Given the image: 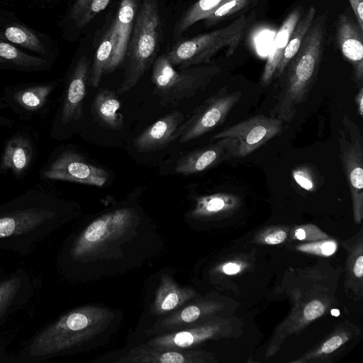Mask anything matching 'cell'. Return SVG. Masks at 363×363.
<instances>
[{
  "mask_svg": "<svg viewBox=\"0 0 363 363\" xmlns=\"http://www.w3.org/2000/svg\"><path fill=\"white\" fill-rule=\"evenodd\" d=\"M0 64L21 70L36 71L46 69L48 62L42 57L28 55L0 40Z\"/></svg>",
  "mask_w": 363,
  "mask_h": 363,
  "instance_id": "27",
  "label": "cell"
},
{
  "mask_svg": "<svg viewBox=\"0 0 363 363\" xmlns=\"http://www.w3.org/2000/svg\"><path fill=\"white\" fill-rule=\"evenodd\" d=\"M292 175L294 180L304 189L311 191L314 189L313 178L308 168L303 167L296 168L294 169Z\"/></svg>",
  "mask_w": 363,
  "mask_h": 363,
  "instance_id": "36",
  "label": "cell"
},
{
  "mask_svg": "<svg viewBox=\"0 0 363 363\" xmlns=\"http://www.w3.org/2000/svg\"><path fill=\"white\" fill-rule=\"evenodd\" d=\"M60 79L10 85L1 92L7 108L19 119L30 121L46 118Z\"/></svg>",
  "mask_w": 363,
  "mask_h": 363,
  "instance_id": "11",
  "label": "cell"
},
{
  "mask_svg": "<svg viewBox=\"0 0 363 363\" xmlns=\"http://www.w3.org/2000/svg\"><path fill=\"white\" fill-rule=\"evenodd\" d=\"M252 18L242 15L225 27L178 43L165 56L179 69L210 64L211 58L224 48H228L227 55L230 56L238 47Z\"/></svg>",
  "mask_w": 363,
  "mask_h": 363,
  "instance_id": "6",
  "label": "cell"
},
{
  "mask_svg": "<svg viewBox=\"0 0 363 363\" xmlns=\"http://www.w3.org/2000/svg\"><path fill=\"white\" fill-rule=\"evenodd\" d=\"M92 106L94 115L104 126L113 130L123 127V116L118 113L121 103L112 91L101 89L96 94Z\"/></svg>",
  "mask_w": 363,
  "mask_h": 363,
  "instance_id": "25",
  "label": "cell"
},
{
  "mask_svg": "<svg viewBox=\"0 0 363 363\" xmlns=\"http://www.w3.org/2000/svg\"><path fill=\"white\" fill-rule=\"evenodd\" d=\"M283 123L279 118L259 114L223 129L211 140H235V157H244L280 134L283 131Z\"/></svg>",
  "mask_w": 363,
  "mask_h": 363,
  "instance_id": "13",
  "label": "cell"
},
{
  "mask_svg": "<svg viewBox=\"0 0 363 363\" xmlns=\"http://www.w3.org/2000/svg\"><path fill=\"white\" fill-rule=\"evenodd\" d=\"M111 0H77L70 11V18L78 28L88 24L104 10Z\"/></svg>",
  "mask_w": 363,
  "mask_h": 363,
  "instance_id": "31",
  "label": "cell"
},
{
  "mask_svg": "<svg viewBox=\"0 0 363 363\" xmlns=\"http://www.w3.org/2000/svg\"><path fill=\"white\" fill-rule=\"evenodd\" d=\"M4 36L10 42L26 48L37 53L44 55L45 50L38 36L29 29L21 26L7 27Z\"/></svg>",
  "mask_w": 363,
  "mask_h": 363,
  "instance_id": "32",
  "label": "cell"
},
{
  "mask_svg": "<svg viewBox=\"0 0 363 363\" xmlns=\"http://www.w3.org/2000/svg\"><path fill=\"white\" fill-rule=\"evenodd\" d=\"M254 0H229L205 19L207 26L213 25L248 6Z\"/></svg>",
  "mask_w": 363,
  "mask_h": 363,
  "instance_id": "33",
  "label": "cell"
},
{
  "mask_svg": "<svg viewBox=\"0 0 363 363\" xmlns=\"http://www.w3.org/2000/svg\"><path fill=\"white\" fill-rule=\"evenodd\" d=\"M38 154V137L30 127L22 126L4 141L0 155V175L10 173L17 180L30 173Z\"/></svg>",
  "mask_w": 363,
  "mask_h": 363,
  "instance_id": "14",
  "label": "cell"
},
{
  "mask_svg": "<svg viewBox=\"0 0 363 363\" xmlns=\"http://www.w3.org/2000/svg\"><path fill=\"white\" fill-rule=\"evenodd\" d=\"M41 180L65 181L102 186L108 179V172L89 162L70 147L59 146L50 155L39 170Z\"/></svg>",
  "mask_w": 363,
  "mask_h": 363,
  "instance_id": "9",
  "label": "cell"
},
{
  "mask_svg": "<svg viewBox=\"0 0 363 363\" xmlns=\"http://www.w3.org/2000/svg\"><path fill=\"white\" fill-rule=\"evenodd\" d=\"M89 69V60L86 56L81 57L67 77L50 131L52 138H65L72 126L82 119Z\"/></svg>",
  "mask_w": 363,
  "mask_h": 363,
  "instance_id": "10",
  "label": "cell"
},
{
  "mask_svg": "<svg viewBox=\"0 0 363 363\" xmlns=\"http://www.w3.org/2000/svg\"><path fill=\"white\" fill-rule=\"evenodd\" d=\"M115 318L113 313L99 306L68 311L28 340L15 362H38L83 351L111 330Z\"/></svg>",
  "mask_w": 363,
  "mask_h": 363,
  "instance_id": "2",
  "label": "cell"
},
{
  "mask_svg": "<svg viewBox=\"0 0 363 363\" xmlns=\"http://www.w3.org/2000/svg\"><path fill=\"white\" fill-rule=\"evenodd\" d=\"M325 310L324 304L318 301L314 300L309 302L303 310V316L308 321H312L321 316Z\"/></svg>",
  "mask_w": 363,
  "mask_h": 363,
  "instance_id": "37",
  "label": "cell"
},
{
  "mask_svg": "<svg viewBox=\"0 0 363 363\" xmlns=\"http://www.w3.org/2000/svg\"><path fill=\"white\" fill-rule=\"evenodd\" d=\"M357 18V23L363 31V0H349Z\"/></svg>",
  "mask_w": 363,
  "mask_h": 363,
  "instance_id": "39",
  "label": "cell"
},
{
  "mask_svg": "<svg viewBox=\"0 0 363 363\" xmlns=\"http://www.w3.org/2000/svg\"><path fill=\"white\" fill-rule=\"evenodd\" d=\"M184 115L174 111L162 117L149 126L134 140V147L140 152L162 149L179 138Z\"/></svg>",
  "mask_w": 363,
  "mask_h": 363,
  "instance_id": "18",
  "label": "cell"
},
{
  "mask_svg": "<svg viewBox=\"0 0 363 363\" xmlns=\"http://www.w3.org/2000/svg\"><path fill=\"white\" fill-rule=\"evenodd\" d=\"M162 26L158 1L143 0L128 45L127 62L118 94L129 91L152 65L162 40Z\"/></svg>",
  "mask_w": 363,
  "mask_h": 363,
  "instance_id": "4",
  "label": "cell"
},
{
  "mask_svg": "<svg viewBox=\"0 0 363 363\" xmlns=\"http://www.w3.org/2000/svg\"><path fill=\"white\" fill-rule=\"evenodd\" d=\"M140 0H121L117 15L111 27L114 49L108 73L114 71L125 60Z\"/></svg>",
  "mask_w": 363,
  "mask_h": 363,
  "instance_id": "20",
  "label": "cell"
},
{
  "mask_svg": "<svg viewBox=\"0 0 363 363\" xmlns=\"http://www.w3.org/2000/svg\"><path fill=\"white\" fill-rule=\"evenodd\" d=\"M210 357L203 351L159 350L145 345L129 351L116 362L122 363H199L206 362Z\"/></svg>",
  "mask_w": 363,
  "mask_h": 363,
  "instance_id": "21",
  "label": "cell"
},
{
  "mask_svg": "<svg viewBox=\"0 0 363 363\" xmlns=\"http://www.w3.org/2000/svg\"><path fill=\"white\" fill-rule=\"evenodd\" d=\"M221 330L220 323L207 320L160 335L144 345L159 350H184L216 337Z\"/></svg>",
  "mask_w": 363,
  "mask_h": 363,
  "instance_id": "17",
  "label": "cell"
},
{
  "mask_svg": "<svg viewBox=\"0 0 363 363\" xmlns=\"http://www.w3.org/2000/svg\"><path fill=\"white\" fill-rule=\"evenodd\" d=\"M229 0H198L180 18L174 27V38H179L192 25L208 18Z\"/></svg>",
  "mask_w": 363,
  "mask_h": 363,
  "instance_id": "28",
  "label": "cell"
},
{
  "mask_svg": "<svg viewBox=\"0 0 363 363\" xmlns=\"http://www.w3.org/2000/svg\"><path fill=\"white\" fill-rule=\"evenodd\" d=\"M218 304L213 301H198L186 306L162 319L157 331H174L189 326L201 318H206L218 309Z\"/></svg>",
  "mask_w": 363,
  "mask_h": 363,
  "instance_id": "24",
  "label": "cell"
},
{
  "mask_svg": "<svg viewBox=\"0 0 363 363\" xmlns=\"http://www.w3.org/2000/svg\"><path fill=\"white\" fill-rule=\"evenodd\" d=\"M337 248V245L333 241H325L323 242L305 245L299 247L300 250L318 254L325 256L333 255Z\"/></svg>",
  "mask_w": 363,
  "mask_h": 363,
  "instance_id": "35",
  "label": "cell"
},
{
  "mask_svg": "<svg viewBox=\"0 0 363 363\" xmlns=\"http://www.w3.org/2000/svg\"><path fill=\"white\" fill-rule=\"evenodd\" d=\"M294 235L298 240H304L306 238V230L303 228H297L294 232Z\"/></svg>",
  "mask_w": 363,
  "mask_h": 363,
  "instance_id": "44",
  "label": "cell"
},
{
  "mask_svg": "<svg viewBox=\"0 0 363 363\" xmlns=\"http://www.w3.org/2000/svg\"><path fill=\"white\" fill-rule=\"evenodd\" d=\"M6 108H7V106L3 100L1 94L0 93V129L11 128L14 125V121L2 113L3 110Z\"/></svg>",
  "mask_w": 363,
  "mask_h": 363,
  "instance_id": "40",
  "label": "cell"
},
{
  "mask_svg": "<svg viewBox=\"0 0 363 363\" xmlns=\"http://www.w3.org/2000/svg\"><path fill=\"white\" fill-rule=\"evenodd\" d=\"M220 72V68L211 63L177 71L165 55L159 56L152 64L151 82L155 85L154 95L161 106H177L205 89Z\"/></svg>",
  "mask_w": 363,
  "mask_h": 363,
  "instance_id": "5",
  "label": "cell"
},
{
  "mask_svg": "<svg viewBox=\"0 0 363 363\" xmlns=\"http://www.w3.org/2000/svg\"><path fill=\"white\" fill-rule=\"evenodd\" d=\"M363 31L357 23L345 13L338 18L337 39L344 57L350 62L353 80L357 83L363 79Z\"/></svg>",
  "mask_w": 363,
  "mask_h": 363,
  "instance_id": "19",
  "label": "cell"
},
{
  "mask_svg": "<svg viewBox=\"0 0 363 363\" xmlns=\"http://www.w3.org/2000/svg\"><path fill=\"white\" fill-rule=\"evenodd\" d=\"M235 140L219 139L214 143L189 152L181 157L177 162L174 171L184 175L199 173L235 157Z\"/></svg>",
  "mask_w": 363,
  "mask_h": 363,
  "instance_id": "16",
  "label": "cell"
},
{
  "mask_svg": "<svg viewBox=\"0 0 363 363\" xmlns=\"http://www.w3.org/2000/svg\"><path fill=\"white\" fill-rule=\"evenodd\" d=\"M196 296V293L189 288L179 286L167 275L161 279L152 311L163 314L182 306Z\"/></svg>",
  "mask_w": 363,
  "mask_h": 363,
  "instance_id": "23",
  "label": "cell"
},
{
  "mask_svg": "<svg viewBox=\"0 0 363 363\" xmlns=\"http://www.w3.org/2000/svg\"><path fill=\"white\" fill-rule=\"evenodd\" d=\"M136 218L131 208L118 209L101 216L67 245L60 262H80L94 250L124 234Z\"/></svg>",
  "mask_w": 363,
  "mask_h": 363,
  "instance_id": "7",
  "label": "cell"
},
{
  "mask_svg": "<svg viewBox=\"0 0 363 363\" xmlns=\"http://www.w3.org/2000/svg\"><path fill=\"white\" fill-rule=\"evenodd\" d=\"M241 96V91L229 92L224 87L207 99L182 123L179 142L193 140L221 125Z\"/></svg>",
  "mask_w": 363,
  "mask_h": 363,
  "instance_id": "12",
  "label": "cell"
},
{
  "mask_svg": "<svg viewBox=\"0 0 363 363\" xmlns=\"http://www.w3.org/2000/svg\"><path fill=\"white\" fill-rule=\"evenodd\" d=\"M315 15V9L311 6L306 13L298 21L284 49L274 76L281 77L287 65L298 51L303 40L311 27Z\"/></svg>",
  "mask_w": 363,
  "mask_h": 363,
  "instance_id": "26",
  "label": "cell"
},
{
  "mask_svg": "<svg viewBox=\"0 0 363 363\" xmlns=\"http://www.w3.org/2000/svg\"><path fill=\"white\" fill-rule=\"evenodd\" d=\"M354 101L357 106V112L360 117L363 116V88L361 87L357 93Z\"/></svg>",
  "mask_w": 363,
  "mask_h": 363,
  "instance_id": "42",
  "label": "cell"
},
{
  "mask_svg": "<svg viewBox=\"0 0 363 363\" xmlns=\"http://www.w3.org/2000/svg\"><path fill=\"white\" fill-rule=\"evenodd\" d=\"M113 49L114 38L110 27L104 35L96 50L93 64L90 66L89 82L93 87H98L102 76L108 73Z\"/></svg>",
  "mask_w": 363,
  "mask_h": 363,
  "instance_id": "29",
  "label": "cell"
},
{
  "mask_svg": "<svg viewBox=\"0 0 363 363\" xmlns=\"http://www.w3.org/2000/svg\"><path fill=\"white\" fill-rule=\"evenodd\" d=\"M240 268L238 264L229 262L223 265V271L227 274H234L240 271Z\"/></svg>",
  "mask_w": 363,
  "mask_h": 363,
  "instance_id": "43",
  "label": "cell"
},
{
  "mask_svg": "<svg viewBox=\"0 0 363 363\" xmlns=\"http://www.w3.org/2000/svg\"><path fill=\"white\" fill-rule=\"evenodd\" d=\"M339 130L341 164L348 184L354 220L359 223L363 216V135L359 127L347 115Z\"/></svg>",
  "mask_w": 363,
  "mask_h": 363,
  "instance_id": "8",
  "label": "cell"
},
{
  "mask_svg": "<svg viewBox=\"0 0 363 363\" xmlns=\"http://www.w3.org/2000/svg\"><path fill=\"white\" fill-rule=\"evenodd\" d=\"M347 340L346 335L337 333L331 335L327 340H325L320 347L315 350L313 355L320 356L329 354L335 352L337 348L342 346Z\"/></svg>",
  "mask_w": 363,
  "mask_h": 363,
  "instance_id": "34",
  "label": "cell"
},
{
  "mask_svg": "<svg viewBox=\"0 0 363 363\" xmlns=\"http://www.w3.org/2000/svg\"><path fill=\"white\" fill-rule=\"evenodd\" d=\"M352 273L354 277L362 279L363 276V257L362 254L355 259L352 266Z\"/></svg>",
  "mask_w": 363,
  "mask_h": 363,
  "instance_id": "41",
  "label": "cell"
},
{
  "mask_svg": "<svg viewBox=\"0 0 363 363\" xmlns=\"http://www.w3.org/2000/svg\"><path fill=\"white\" fill-rule=\"evenodd\" d=\"M325 16L312 23L301 45L287 65L283 74V86L270 116L289 123L297 107L305 102L317 78L325 40Z\"/></svg>",
  "mask_w": 363,
  "mask_h": 363,
  "instance_id": "3",
  "label": "cell"
},
{
  "mask_svg": "<svg viewBox=\"0 0 363 363\" xmlns=\"http://www.w3.org/2000/svg\"><path fill=\"white\" fill-rule=\"evenodd\" d=\"M35 284L28 272L18 268L0 281V327L25 306L34 294ZM0 355L6 356L0 342Z\"/></svg>",
  "mask_w": 363,
  "mask_h": 363,
  "instance_id": "15",
  "label": "cell"
},
{
  "mask_svg": "<svg viewBox=\"0 0 363 363\" xmlns=\"http://www.w3.org/2000/svg\"><path fill=\"white\" fill-rule=\"evenodd\" d=\"M286 238V233L282 230L271 232L264 237V242L269 245H277L283 242Z\"/></svg>",
  "mask_w": 363,
  "mask_h": 363,
  "instance_id": "38",
  "label": "cell"
},
{
  "mask_svg": "<svg viewBox=\"0 0 363 363\" xmlns=\"http://www.w3.org/2000/svg\"><path fill=\"white\" fill-rule=\"evenodd\" d=\"M240 203L239 199L233 194L218 193L200 197L193 212L194 215L210 216L231 211Z\"/></svg>",
  "mask_w": 363,
  "mask_h": 363,
  "instance_id": "30",
  "label": "cell"
},
{
  "mask_svg": "<svg viewBox=\"0 0 363 363\" xmlns=\"http://www.w3.org/2000/svg\"><path fill=\"white\" fill-rule=\"evenodd\" d=\"M41 182L0 205V250L32 252L69 218V203Z\"/></svg>",
  "mask_w": 363,
  "mask_h": 363,
  "instance_id": "1",
  "label": "cell"
},
{
  "mask_svg": "<svg viewBox=\"0 0 363 363\" xmlns=\"http://www.w3.org/2000/svg\"><path fill=\"white\" fill-rule=\"evenodd\" d=\"M301 17V10L292 11L279 28L268 55L262 75V84L268 85L273 79L291 35Z\"/></svg>",
  "mask_w": 363,
  "mask_h": 363,
  "instance_id": "22",
  "label": "cell"
}]
</instances>
